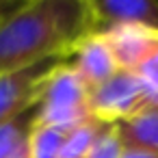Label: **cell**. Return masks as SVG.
I'll return each mask as SVG.
<instances>
[{
	"label": "cell",
	"instance_id": "8fae6325",
	"mask_svg": "<svg viewBox=\"0 0 158 158\" xmlns=\"http://www.w3.org/2000/svg\"><path fill=\"white\" fill-rule=\"evenodd\" d=\"M65 136H67V130L33 121V128L28 134L31 158H61Z\"/></svg>",
	"mask_w": 158,
	"mask_h": 158
},
{
	"label": "cell",
	"instance_id": "30bf717a",
	"mask_svg": "<svg viewBox=\"0 0 158 158\" xmlns=\"http://www.w3.org/2000/svg\"><path fill=\"white\" fill-rule=\"evenodd\" d=\"M37 115V106L24 110L22 115L13 117L7 123H0V158H9L22 145L28 143V134Z\"/></svg>",
	"mask_w": 158,
	"mask_h": 158
},
{
	"label": "cell",
	"instance_id": "7c38bea8",
	"mask_svg": "<svg viewBox=\"0 0 158 158\" xmlns=\"http://www.w3.org/2000/svg\"><path fill=\"white\" fill-rule=\"evenodd\" d=\"M123 149L126 147H123V143L119 139V132H117V128L113 123V126H108L100 134V139L89 149L87 158H121L123 156Z\"/></svg>",
	"mask_w": 158,
	"mask_h": 158
},
{
	"label": "cell",
	"instance_id": "8992f818",
	"mask_svg": "<svg viewBox=\"0 0 158 158\" xmlns=\"http://www.w3.org/2000/svg\"><path fill=\"white\" fill-rule=\"evenodd\" d=\"M65 61L76 69V74L87 85L89 91L104 85L108 78H113L119 72L115 56L100 33H91V35L82 37L72 48V52L67 54Z\"/></svg>",
	"mask_w": 158,
	"mask_h": 158
},
{
	"label": "cell",
	"instance_id": "3957f363",
	"mask_svg": "<svg viewBox=\"0 0 158 158\" xmlns=\"http://www.w3.org/2000/svg\"><path fill=\"white\" fill-rule=\"evenodd\" d=\"M147 104L149 98L139 76L126 69H119L104 85L89 91V113L104 123H119Z\"/></svg>",
	"mask_w": 158,
	"mask_h": 158
},
{
	"label": "cell",
	"instance_id": "5bb4252c",
	"mask_svg": "<svg viewBox=\"0 0 158 158\" xmlns=\"http://www.w3.org/2000/svg\"><path fill=\"white\" fill-rule=\"evenodd\" d=\"M22 2H24V0H20V2H18V0H0V26H2V22H5Z\"/></svg>",
	"mask_w": 158,
	"mask_h": 158
},
{
	"label": "cell",
	"instance_id": "4fadbf2b",
	"mask_svg": "<svg viewBox=\"0 0 158 158\" xmlns=\"http://www.w3.org/2000/svg\"><path fill=\"white\" fill-rule=\"evenodd\" d=\"M134 74L139 76V80L149 98V104H158V50L149 59H145L134 69Z\"/></svg>",
	"mask_w": 158,
	"mask_h": 158
},
{
	"label": "cell",
	"instance_id": "6da1fadb",
	"mask_svg": "<svg viewBox=\"0 0 158 158\" xmlns=\"http://www.w3.org/2000/svg\"><path fill=\"white\" fill-rule=\"evenodd\" d=\"M93 31L87 0H24L0 26V76L67 59Z\"/></svg>",
	"mask_w": 158,
	"mask_h": 158
},
{
	"label": "cell",
	"instance_id": "9a60e30c",
	"mask_svg": "<svg viewBox=\"0 0 158 158\" xmlns=\"http://www.w3.org/2000/svg\"><path fill=\"white\" fill-rule=\"evenodd\" d=\"M121 158H158V152H149V149H136V147H126Z\"/></svg>",
	"mask_w": 158,
	"mask_h": 158
},
{
	"label": "cell",
	"instance_id": "52a82bcc",
	"mask_svg": "<svg viewBox=\"0 0 158 158\" xmlns=\"http://www.w3.org/2000/svg\"><path fill=\"white\" fill-rule=\"evenodd\" d=\"M93 31L115 24H143L158 31V0H87Z\"/></svg>",
	"mask_w": 158,
	"mask_h": 158
},
{
	"label": "cell",
	"instance_id": "5b68a950",
	"mask_svg": "<svg viewBox=\"0 0 158 158\" xmlns=\"http://www.w3.org/2000/svg\"><path fill=\"white\" fill-rule=\"evenodd\" d=\"M119 69L134 72L158 50V31L143 24H115L100 31Z\"/></svg>",
	"mask_w": 158,
	"mask_h": 158
},
{
	"label": "cell",
	"instance_id": "9c48e42d",
	"mask_svg": "<svg viewBox=\"0 0 158 158\" xmlns=\"http://www.w3.org/2000/svg\"><path fill=\"white\" fill-rule=\"evenodd\" d=\"M108 126H113V123H104L95 117H89L82 123H78L76 128H72L65 136L61 158H87L89 149L93 147V143L100 139V134Z\"/></svg>",
	"mask_w": 158,
	"mask_h": 158
},
{
	"label": "cell",
	"instance_id": "ba28073f",
	"mask_svg": "<svg viewBox=\"0 0 158 158\" xmlns=\"http://www.w3.org/2000/svg\"><path fill=\"white\" fill-rule=\"evenodd\" d=\"M123 147L158 152V104H147L132 117L115 123Z\"/></svg>",
	"mask_w": 158,
	"mask_h": 158
},
{
	"label": "cell",
	"instance_id": "277c9868",
	"mask_svg": "<svg viewBox=\"0 0 158 158\" xmlns=\"http://www.w3.org/2000/svg\"><path fill=\"white\" fill-rule=\"evenodd\" d=\"M63 59L44 61L24 69H15L0 76V123H7L24 110L37 106V93L44 76Z\"/></svg>",
	"mask_w": 158,
	"mask_h": 158
},
{
	"label": "cell",
	"instance_id": "7a4b0ae2",
	"mask_svg": "<svg viewBox=\"0 0 158 158\" xmlns=\"http://www.w3.org/2000/svg\"><path fill=\"white\" fill-rule=\"evenodd\" d=\"M89 117V89L63 59L50 67L39 85L35 121L69 132Z\"/></svg>",
	"mask_w": 158,
	"mask_h": 158
}]
</instances>
